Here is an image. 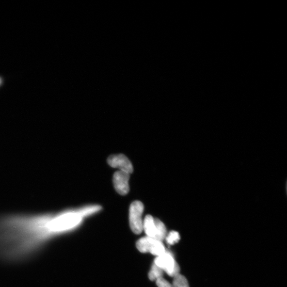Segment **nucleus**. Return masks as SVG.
I'll list each match as a JSON object with an SVG mask.
<instances>
[{
  "instance_id": "13",
  "label": "nucleus",
  "mask_w": 287,
  "mask_h": 287,
  "mask_svg": "<svg viewBox=\"0 0 287 287\" xmlns=\"http://www.w3.org/2000/svg\"><path fill=\"white\" fill-rule=\"evenodd\" d=\"M156 281L157 285L158 287H173L172 284H171L168 281L163 278H161Z\"/></svg>"
},
{
  "instance_id": "11",
  "label": "nucleus",
  "mask_w": 287,
  "mask_h": 287,
  "mask_svg": "<svg viewBox=\"0 0 287 287\" xmlns=\"http://www.w3.org/2000/svg\"><path fill=\"white\" fill-rule=\"evenodd\" d=\"M173 287H190L188 280L184 275L179 274L174 277Z\"/></svg>"
},
{
  "instance_id": "2",
  "label": "nucleus",
  "mask_w": 287,
  "mask_h": 287,
  "mask_svg": "<svg viewBox=\"0 0 287 287\" xmlns=\"http://www.w3.org/2000/svg\"><path fill=\"white\" fill-rule=\"evenodd\" d=\"M154 264L166 272L170 277H174L180 274V267L175 260L172 253L166 251L163 255L157 256Z\"/></svg>"
},
{
  "instance_id": "5",
  "label": "nucleus",
  "mask_w": 287,
  "mask_h": 287,
  "mask_svg": "<svg viewBox=\"0 0 287 287\" xmlns=\"http://www.w3.org/2000/svg\"><path fill=\"white\" fill-rule=\"evenodd\" d=\"M108 163L110 166L118 168L120 171L131 174L133 172V167L130 160L123 154H118L109 157Z\"/></svg>"
},
{
  "instance_id": "14",
  "label": "nucleus",
  "mask_w": 287,
  "mask_h": 287,
  "mask_svg": "<svg viewBox=\"0 0 287 287\" xmlns=\"http://www.w3.org/2000/svg\"><path fill=\"white\" fill-rule=\"evenodd\" d=\"M3 81V79L2 77H0V85H2Z\"/></svg>"
},
{
  "instance_id": "3",
  "label": "nucleus",
  "mask_w": 287,
  "mask_h": 287,
  "mask_svg": "<svg viewBox=\"0 0 287 287\" xmlns=\"http://www.w3.org/2000/svg\"><path fill=\"white\" fill-rule=\"evenodd\" d=\"M143 204L139 201L132 202L129 209L130 227L134 233L141 234L143 231V214L144 212Z\"/></svg>"
},
{
  "instance_id": "9",
  "label": "nucleus",
  "mask_w": 287,
  "mask_h": 287,
  "mask_svg": "<svg viewBox=\"0 0 287 287\" xmlns=\"http://www.w3.org/2000/svg\"><path fill=\"white\" fill-rule=\"evenodd\" d=\"M163 271L158 267L156 264L153 263L150 271L148 273V278L151 281H156L158 279L163 278Z\"/></svg>"
},
{
  "instance_id": "10",
  "label": "nucleus",
  "mask_w": 287,
  "mask_h": 287,
  "mask_svg": "<svg viewBox=\"0 0 287 287\" xmlns=\"http://www.w3.org/2000/svg\"><path fill=\"white\" fill-rule=\"evenodd\" d=\"M80 213L82 218L87 216V215L95 213L101 209V207L99 206H92L89 207H86L79 208Z\"/></svg>"
},
{
  "instance_id": "4",
  "label": "nucleus",
  "mask_w": 287,
  "mask_h": 287,
  "mask_svg": "<svg viewBox=\"0 0 287 287\" xmlns=\"http://www.w3.org/2000/svg\"><path fill=\"white\" fill-rule=\"evenodd\" d=\"M136 247L141 253H150L157 256L163 255L167 251L162 241L147 236L138 240Z\"/></svg>"
},
{
  "instance_id": "1",
  "label": "nucleus",
  "mask_w": 287,
  "mask_h": 287,
  "mask_svg": "<svg viewBox=\"0 0 287 287\" xmlns=\"http://www.w3.org/2000/svg\"><path fill=\"white\" fill-rule=\"evenodd\" d=\"M82 219L79 208L0 215V260L28 261L59 237L76 229Z\"/></svg>"
},
{
  "instance_id": "6",
  "label": "nucleus",
  "mask_w": 287,
  "mask_h": 287,
  "mask_svg": "<svg viewBox=\"0 0 287 287\" xmlns=\"http://www.w3.org/2000/svg\"><path fill=\"white\" fill-rule=\"evenodd\" d=\"M130 174L118 171L113 175V184L115 190L121 195H126L129 191V180Z\"/></svg>"
},
{
  "instance_id": "12",
  "label": "nucleus",
  "mask_w": 287,
  "mask_h": 287,
  "mask_svg": "<svg viewBox=\"0 0 287 287\" xmlns=\"http://www.w3.org/2000/svg\"><path fill=\"white\" fill-rule=\"evenodd\" d=\"M165 239L168 245H173L177 243L180 239V237L178 232L172 231L167 234Z\"/></svg>"
},
{
  "instance_id": "8",
  "label": "nucleus",
  "mask_w": 287,
  "mask_h": 287,
  "mask_svg": "<svg viewBox=\"0 0 287 287\" xmlns=\"http://www.w3.org/2000/svg\"><path fill=\"white\" fill-rule=\"evenodd\" d=\"M155 219L157 227V234L155 239L162 241L167 235V229L164 224L158 219Z\"/></svg>"
},
{
  "instance_id": "7",
  "label": "nucleus",
  "mask_w": 287,
  "mask_h": 287,
  "mask_svg": "<svg viewBox=\"0 0 287 287\" xmlns=\"http://www.w3.org/2000/svg\"><path fill=\"white\" fill-rule=\"evenodd\" d=\"M143 230L146 236L155 239L157 234V227L155 219L150 215H148L143 221Z\"/></svg>"
}]
</instances>
